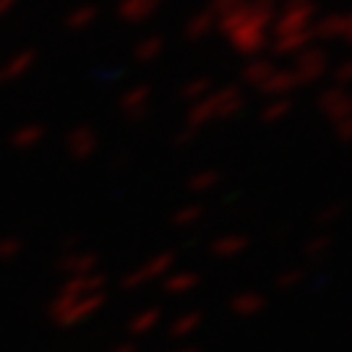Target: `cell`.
Here are the masks:
<instances>
[{
    "instance_id": "1",
    "label": "cell",
    "mask_w": 352,
    "mask_h": 352,
    "mask_svg": "<svg viewBox=\"0 0 352 352\" xmlns=\"http://www.w3.org/2000/svg\"><path fill=\"white\" fill-rule=\"evenodd\" d=\"M274 8L258 0H243L235 8L217 16V32L243 58H258L272 42Z\"/></svg>"
},
{
    "instance_id": "2",
    "label": "cell",
    "mask_w": 352,
    "mask_h": 352,
    "mask_svg": "<svg viewBox=\"0 0 352 352\" xmlns=\"http://www.w3.org/2000/svg\"><path fill=\"white\" fill-rule=\"evenodd\" d=\"M243 110H245V97H243L240 87L212 89L206 97H201L199 102L188 104L186 126L201 131V128L212 126V123H227V120H235Z\"/></svg>"
},
{
    "instance_id": "3",
    "label": "cell",
    "mask_w": 352,
    "mask_h": 352,
    "mask_svg": "<svg viewBox=\"0 0 352 352\" xmlns=\"http://www.w3.org/2000/svg\"><path fill=\"white\" fill-rule=\"evenodd\" d=\"M316 19H318L316 0H279V6L274 8V21H272V37L314 32Z\"/></svg>"
},
{
    "instance_id": "4",
    "label": "cell",
    "mask_w": 352,
    "mask_h": 352,
    "mask_svg": "<svg viewBox=\"0 0 352 352\" xmlns=\"http://www.w3.org/2000/svg\"><path fill=\"white\" fill-rule=\"evenodd\" d=\"M292 74L298 78L300 87H311V84H318L324 76H329L331 71V63H329V52L321 47V45H311L302 52H298L292 58Z\"/></svg>"
},
{
    "instance_id": "5",
    "label": "cell",
    "mask_w": 352,
    "mask_h": 352,
    "mask_svg": "<svg viewBox=\"0 0 352 352\" xmlns=\"http://www.w3.org/2000/svg\"><path fill=\"white\" fill-rule=\"evenodd\" d=\"M316 107L331 126L340 123L352 115V89L337 87V84L321 89V94L316 97Z\"/></svg>"
},
{
    "instance_id": "6",
    "label": "cell",
    "mask_w": 352,
    "mask_h": 352,
    "mask_svg": "<svg viewBox=\"0 0 352 352\" xmlns=\"http://www.w3.org/2000/svg\"><path fill=\"white\" fill-rule=\"evenodd\" d=\"M118 110L120 115L131 120V123H139L144 120L151 110V87L149 84H136V87L126 89L118 100Z\"/></svg>"
},
{
    "instance_id": "7",
    "label": "cell",
    "mask_w": 352,
    "mask_h": 352,
    "mask_svg": "<svg viewBox=\"0 0 352 352\" xmlns=\"http://www.w3.org/2000/svg\"><path fill=\"white\" fill-rule=\"evenodd\" d=\"M100 149V133L91 126H78L68 133L65 139V151L74 162H89Z\"/></svg>"
},
{
    "instance_id": "8",
    "label": "cell",
    "mask_w": 352,
    "mask_h": 352,
    "mask_svg": "<svg viewBox=\"0 0 352 352\" xmlns=\"http://www.w3.org/2000/svg\"><path fill=\"white\" fill-rule=\"evenodd\" d=\"M167 0H118V19L128 26L149 21L154 13L162 8Z\"/></svg>"
},
{
    "instance_id": "9",
    "label": "cell",
    "mask_w": 352,
    "mask_h": 352,
    "mask_svg": "<svg viewBox=\"0 0 352 352\" xmlns=\"http://www.w3.org/2000/svg\"><path fill=\"white\" fill-rule=\"evenodd\" d=\"M37 65V52L34 50H21V52H13L11 58H6L0 63V89L24 78L26 74H32V68Z\"/></svg>"
},
{
    "instance_id": "10",
    "label": "cell",
    "mask_w": 352,
    "mask_h": 352,
    "mask_svg": "<svg viewBox=\"0 0 352 352\" xmlns=\"http://www.w3.org/2000/svg\"><path fill=\"white\" fill-rule=\"evenodd\" d=\"M300 89V84H298V78H295V74H292V68H274L272 74H269V78H266L264 84H261V94L264 97H289L292 91H298Z\"/></svg>"
},
{
    "instance_id": "11",
    "label": "cell",
    "mask_w": 352,
    "mask_h": 352,
    "mask_svg": "<svg viewBox=\"0 0 352 352\" xmlns=\"http://www.w3.org/2000/svg\"><path fill=\"white\" fill-rule=\"evenodd\" d=\"M314 39L316 42H340L344 39V13H318L314 21Z\"/></svg>"
},
{
    "instance_id": "12",
    "label": "cell",
    "mask_w": 352,
    "mask_h": 352,
    "mask_svg": "<svg viewBox=\"0 0 352 352\" xmlns=\"http://www.w3.org/2000/svg\"><path fill=\"white\" fill-rule=\"evenodd\" d=\"M214 32H217V13L209 6L201 8V11H196L193 16H188V21L183 26V34L190 42H201V39H206Z\"/></svg>"
},
{
    "instance_id": "13",
    "label": "cell",
    "mask_w": 352,
    "mask_h": 352,
    "mask_svg": "<svg viewBox=\"0 0 352 352\" xmlns=\"http://www.w3.org/2000/svg\"><path fill=\"white\" fill-rule=\"evenodd\" d=\"M274 68H277L274 60H269V58H264V55L248 58V63L243 65V71H240V81L251 89H261V84L269 78V74H272Z\"/></svg>"
},
{
    "instance_id": "14",
    "label": "cell",
    "mask_w": 352,
    "mask_h": 352,
    "mask_svg": "<svg viewBox=\"0 0 352 352\" xmlns=\"http://www.w3.org/2000/svg\"><path fill=\"white\" fill-rule=\"evenodd\" d=\"M97 19H100V8L94 3H84V6H76V8L68 11V16H65V29L74 32V34H81V32H87V29H91V26L97 24Z\"/></svg>"
},
{
    "instance_id": "15",
    "label": "cell",
    "mask_w": 352,
    "mask_h": 352,
    "mask_svg": "<svg viewBox=\"0 0 352 352\" xmlns=\"http://www.w3.org/2000/svg\"><path fill=\"white\" fill-rule=\"evenodd\" d=\"M45 126H39V123H24V126H19L16 131L11 133V146L16 151H29L39 146L42 141H45Z\"/></svg>"
},
{
    "instance_id": "16",
    "label": "cell",
    "mask_w": 352,
    "mask_h": 352,
    "mask_svg": "<svg viewBox=\"0 0 352 352\" xmlns=\"http://www.w3.org/2000/svg\"><path fill=\"white\" fill-rule=\"evenodd\" d=\"M164 52V37L162 34H146L133 45V60L141 65L154 63L157 58H162Z\"/></svg>"
},
{
    "instance_id": "17",
    "label": "cell",
    "mask_w": 352,
    "mask_h": 352,
    "mask_svg": "<svg viewBox=\"0 0 352 352\" xmlns=\"http://www.w3.org/2000/svg\"><path fill=\"white\" fill-rule=\"evenodd\" d=\"M292 100L289 97H274V100H269L261 107V113H258V118H261V123H266V126H274V123H282V120H287L289 115H292Z\"/></svg>"
},
{
    "instance_id": "18",
    "label": "cell",
    "mask_w": 352,
    "mask_h": 352,
    "mask_svg": "<svg viewBox=\"0 0 352 352\" xmlns=\"http://www.w3.org/2000/svg\"><path fill=\"white\" fill-rule=\"evenodd\" d=\"M212 89H214L212 76H193V78H188V81L180 87V100L193 104V102H199L201 97H206Z\"/></svg>"
},
{
    "instance_id": "19",
    "label": "cell",
    "mask_w": 352,
    "mask_h": 352,
    "mask_svg": "<svg viewBox=\"0 0 352 352\" xmlns=\"http://www.w3.org/2000/svg\"><path fill=\"white\" fill-rule=\"evenodd\" d=\"M219 183H222V173L209 167V170H199L196 175L188 177V190L196 196H204V193H212Z\"/></svg>"
},
{
    "instance_id": "20",
    "label": "cell",
    "mask_w": 352,
    "mask_h": 352,
    "mask_svg": "<svg viewBox=\"0 0 352 352\" xmlns=\"http://www.w3.org/2000/svg\"><path fill=\"white\" fill-rule=\"evenodd\" d=\"M204 217H206V209H204L201 204H183L180 209H175L173 212V225L175 227H193L199 225Z\"/></svg>"
},
{
    "instance_id": "21",
    "label": "cell",
    "mask_w": 352,
    "mask_h": 352,
    "mask_svg": "<svg viewBox=\"0 0 352 352\" xmlns=\"http://www.w3.org/2000/svg\"><path fill=\"white\" fill-rule=\"evenodd\" d=\"M248 248V238L245 235H225V238L214 240L212 251L217 256H235V253Z\"/></svg>"
},
{
    "instance_id": "22",
    "label": "cell",
    "mask_w": 352,
    "mask_h": 352,
    "mask_svg": "<svg viewBox=\"0 0 352 352\" xmlns=\"http://www.w3.org/2000/svg\"><path fill=\"white\" fill-rule=\"evenodd\" d=\"M329 74H331V78H334V84H337V87L350 89L352 87V55L350 58H344V60H340V63L334 65Z\"/></svg>"
},
{
    "instance_id": "23",
    "label": "cell",
    "mask_w": 352,
    "mask_h": 352,
    "mask_svg": "<svg viewBox=\"0 0 352 352\" xmlns=\"http://www.w3.org/2000/svg\"><path fill=\"white\" fill-rule=\"evenodd\" d=\"M342 214H344V206H342V204H329V206L316 212V222H318V225H334V222L342 219Z\"/></svg>"
},
{
    "instance_id": "24",
    "label": "cell",
    "mask_w": 352,
    "mask_h": 352,
    "mask_svg": "<svg viewBox=\"0 0 352 352\" xmlns=\"http://www.w3.org/2000/svg\"><path fill=\"white\" fill-rule=\"evenodd\" d=\"M334 133H337V139L342 144H352V115L340 120V123H334Z\"/></svg>"
},
{
    "instance_id": "25",
    "label": "cell",
    "mask_w": 352,
    "mask_h": 352,
    "mask_svg": "<svg viewBox=\"0 0 352 352\" xmlns=\"http://www.w3.org/2000/svg\"><path fill=\"white\" fill-rule=\"evenodd\" d=\"M199 133H201V131H196V128L183 126V128H180V131L175 133V144H177V146H188V144H193V141L199 139Z\"/></svg>"
},
{
    "instance_id": "26",
    "label": "cell",
    "mask_w": 352,
    "mask_h": 352,
    "mask_svg": "<svg viewBox=\"0 0 352 352\" xmlns=\"http://www.w3.org/2000/svg\"><path fill=\"white\" fill-rule=\"evenodd\" d=\"M329 245H331V240L327 238V235H318V238H314L311 240V243H308V245H305V251L308 253H324L329 248Z\"/></svg>"
},
{
    "instance_id": "27",
    "label": "cell",
    "mask_w": 352,
    "mask_h": 352,
    "mask_svg": "<svg viewBox=\"0 0 352 352\" xmlns=\"http://www.w3.org/2000/svg\"><path fill=\"white\" fill-rule=\"evenodd\" d=\"M238 3H243V0H212V3H209V8H212L217 16H219V13H225V11H230V8H235Z\"/></svg>"
},
{
    "instance_id": "28",
    "label": "cell",
    "mask_w": 352,
    "mask_h": 352,
    "mask_svg": "<svg viewBox=\"0 0 352 352\" xmlns=\"http://www.w3.org/2000/svg\"><path fill=\"white\" fill-rule=\"evenodd\" d=\"M16 6H19V0H0V19H3V16H8Z\"/></svg>"
},
{
    "instance_id": "29",
    "label": "cell",
    "mask_w": 352,
    "mask_h": 352,
    "mask_svg": "<svg viewBox=\"0 0 352 352\" xmlns=\"http://www.w3.org/2000/svg\"><path fill=\"white\" fill-rule=\"evenodd\" d=\"M342 42H350L352 45V13H344V39Z\"/></svg>"
},
{
    "instance_id": "30",
    "label": "cell",
    "mask_w": 352,
    "mask_h": 352,
    "mask_svg": "<svg viewBox=\"0 0 352 352\" xmlns=\"http://www.w3.org/2000/svg\"><path fill=\"white\" fill-rule=\"evenodd\" d=\"M258 3H264V6H272V8H277L279 0H258Z\"/></svg>"
}]
</instances>
